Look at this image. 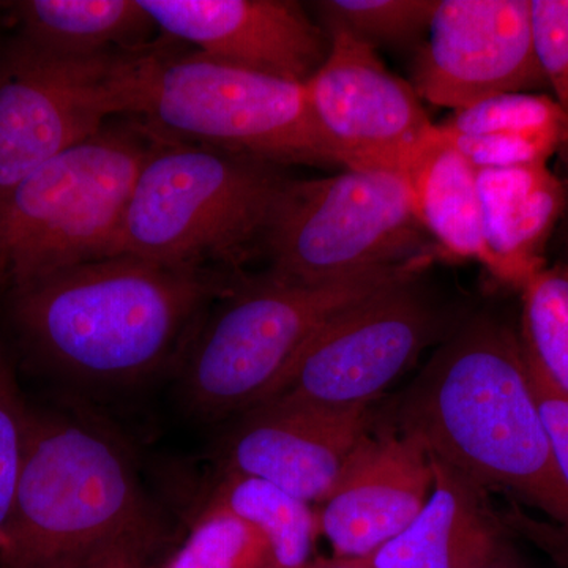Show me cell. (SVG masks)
I'll return each mask as SVG.
<instances>
[{"label":"cell","instance_id":"f546056e","mask_svg":"<svg viewBox=\"0 0 568 568\" xmlns=\"http://www.w3.org/2000/svg\"><path fill=\"white\" fill-rule=\"evenodd\" d=\"M478 568H526L525 564L521 562V559L518 558L515 549L511 548V545L508 544V540L504 541L500 545V548L497 549L495 556L491 559L487 560L484 566Z\"/></svg>","mask_w":568,"mask_h":568},{"label":"cell","instance_id":"d6986e66","mask_svg":"<svg viewBox=\"0 0 568 568\" xmlns=\"http://www.w3.org/2000/svg\"><path fill=\"white\" fill-rule=\"evenodd\" d=\"M11 7L18 37L69 58L145 50L156 31L138 0H22Z\"/></svg>","mask_w":568,"mask_h":568},{"label":"cell","instance_id":"7c38bea8","mask_svg":"<svg viewBox=\"0 0 568 568\" xmlns=\"http://www.w3.org/2000/svg\"><path fill=\"white\" fill-rule=\"evenodd\" d=\"M414 70L417 95L459 111L547 85L534 52L530 0H437Z\"/></svg>","mask_w":568,"mask_h":568},{"label":"cell","instance_id":"4dcf8cb0","mask_svg":"<svg viewBox=\"0 0 568 568\" xmlns=\"http://www.w3.org/2000/svg\"><path fill=\"white\" fill-rule=\"evenodd\" d=\"M305 568H375L369 558H320Z\"/></svg>","mask_w":568,"mask_h":568},{"label":"cell","instance_id":"8992f818","mask_svg":"<svg viewBox=\"0 0 568 568\" xmlns=\"http://www.w3.org/2000/svg\"><path fill=\"white\" fill-rule=\"evenodd\" d=\"M159 140L122 115L0 196V286L112 256L134 182Z\"/></svg>","mask_w":568,"mask_h":568},{"label":"cell","instance_id":"52a82bcc","mask_svg":"<svg viewBox=\"0 0 568 568\" xmlns=\"http://www.w3.org/2000/svg\"><path fill=\"white\" fill-rule=\"evenodd\" d=\"M171 140L276 164H335L321 140L305 82L241 69L201 52L159 47L140 115Z\"/></svg>","mask_w":568,"mask_h":568},{"label":"cell","instance_id":"9a60e30c","mask_svg":"<svg viewBox=\"0 0 568 568\" xmlns=\"http://www.w3.org/2000/svg\"><path fill=\"white\" fill-rule=\"evenodd\" d=\"M368 410L334 413L268 399L245 414L227 446L226 473L261 478L323 504L369 432Z\"/></svg>","mask_w":568,"mask_h":568},{"label":"cell","instance_id":"f1b7e54d","mask_svg":"<svg viewBox=\"0 0 568 568\" xmlns=\"http://www.w3.org/2000/svg\"><path fill=\"white\" fill-rule=\"evenodd\" d=\"M149 552L140 551V549H122V551L104 556L84 568H156L145 564Z\"/></svg>","mask_w":568,"mask_h":568},{"label":"cell","instance_id":"277c9868","mask_svg":"<svg viewBox=\"0 0 568 568\" xmlns=\"http://www.w3.org/2000/svg\"><path fill=\"white\" fill-rule=\"evenodd\" d=\"M278 168L159 133L134 182L112 256L200 272L241 264L264 248L290 182Z\"/></svg>","mask_w":568,"mask_h":568},{"label":"cell","instance_id":"cb8c5ba5","mask_svg":"<svg viewBox=\"0 0 568 568\" xmlns=\"http://www.w3.org/2000/svg\"><path fill=\"white\" fill-rule=\"evenodd\" d=\"M437 0H323L315 10L325 32L342 31L369 47L406 44L428 31Z\"/></svg>","mask_w":568,"mask_h":568},{"label":"cell","instance_id":"2e32d148","mask_svg":"<svg viewBox=\"0 0 568 568\" xmlns=\"http://www.w3.org/2000/svg\"><path fill=\"white\" fill-rule=\"evenodd\" d=\"M432 459V495L420 514L369 558L375 568H478L507 540L485 489Z\"/></svg>","mask_w":568,"mask_h":568},{"label":"cell","instance_id":"5b68a950","mask_svg":"<svg viewBox=\"0 0 568 568\" xmlns=\"http://www.w3.org/2000/svg\"><path fill=\"white\" fill-rule=\"evenodd\" d=\"M433 253L338 280L308 284L268 274L239 283L194 335L185 366L186 399L201 416L248 413L267 402L313 338L351 306L417 278Z\"/></svg>","mask_w":568,"mask_h":568},{"label":"cell","instance_id":"5bb4252c","mask_svg":"<svg viewBox=\"0 0 568 568\" xmlns=\"http://www.w3.org/2000/svg\"><path fill=\"white\" fill-rule=\"evenodd\" d=\"M433 485L432 455L420 440L394 426L368 432L320 504V534L336 558H372L420 514Z\"/></svg>","mask_w":568,"mask_h":568},{"label":"cell","instance_id":"7402d4cb","mask_svg":"<svg viewBox=\"0 0 568 568\" xmlns=\"http://www.w3.org/2000/svg\"><path fill=\"white\" fill-rule=\"evenodd\" d=\"M521 291L523 349L568 395V271L545 267Z\"/></svg>","mask_w":568,"mask_h":568},{"label":"cell","instance_id":"4316f807","mask_svg":"<svg viewBox=\"0 0 568 568\" xmlns=\"http://www.w3.org/2000/svg\"><path fill=\"white\" fill-rule=\"evenodd\" d=\"M525 353V349H523ZM530 387L536 395L538 410L551 446L560 474L568 485V395L525 353Z\"/></svg>","mask_w":568,"mask_h":568},{"label":"cell","instance_id":"7a4b0ae2","mask_svg":"<svg viewBox=\"0 0 568 568\" xmlns=\"http://www.w3.org/2000/svg\"><path fill=\"white\" fill-rule=\"evenodd\" d=\"M233 287L216 272L115 254L11 291V317L26 346L59 375L129 386L174 361L209 302Z\"/></svg>","mask_w":568,"mask_h":568},{"label":"cell","instance_id":"ffe728a7","mask_svg":"<svg viewBox=\"0 0 568 568\" xmlns=\"http://www.w3.org/2000/svg\"><path fill=\"white\" fill-rule=\"evenodd\" d=\"M418 220L437 246L474 260L495 275L496 263L485 235L477 170L448 144L444 134L407 175Z\"/></svg>","mask_w":568,"mask_h":568},{"label":"cell","instance_id":"ac0fdd59","mask_svg":"<svg viewBox=\"0 0 568 568\" xmlns=\"http://www.w3.org/2000/svg\"><path fill=\"white\" fill-rule=\"evenodd\" d=\"M440 133L476 170L548 163L568 140V114L549 95L503 93L454 111Z\"/></svg>","mask_w":568,"mask_h":568},{"label":"cell","instance_id":"d4e9b609","mask_svg":"<svg viewBox=\"0 0 568 568\" xmlns=\"http://www.w3.org/2000/svg\"><path fill=\"white\" fill-rule=\"evenodd\" d=\"M29 409L6 354L0 353V532L13 507Z\"/></svg>","mask_w":568,"mask_h":568},{"label":"cell","instance_id":"83f0119b","mask_svg":"<svg viewBox=\"0 0 568 568\" xmlns=\"http://www.w3.org/2000/svg\"><path fill=\"white\" fill-rule=\"evenodd\" d=\"M499 519L504 528L528 538L559 567L568 568V532L566 530L552 523L530 517L518 508H510L506 514L500 515Z\"/></svg>","mask_w":568,"mask_h":568},{"label":"cell","instance_id":"e0dca14e","mask_svg":"<svg viewBox=\"0 0 568 568\" xmlns=\"http://www.w3.org/2000/svg\"><path fill=\"white\" fill-rule=\"evenodd\" d=\"M485 235L500 282L523 287L545 268V250L562 213L567 189L547 163L477 170Z\"/></svg>","mask_w":568,"mask_h":568},{"label":"cell","instance_id":"484cf974","mask_svg":"<svg viewBox=\"0 0 568 568\" xmlns=\"http://www.w3.org/2000/svg\"><path fill=\"white\" fill-rule=\"evenodd\" d=\"M530 32L544 80L568 114V0H530Z\"/></svg>","mask_w":568,"mask_h":568},{"label":"cell","instance_id":"4fadbf2b","mask_svg":"<svg viewBox=\"0 0 568 568\" xmlns=\"http://www.w3.org/2000/svg\"><path fill=\"white\" fill-rule=\"evenodd\" d=\"M170 39L215 61L306 82L327 58L331 39L287 0H138Z\"/></svg>","mask_w":568,"mask_h":568},{"label":"cell","instance_id":"ba28073f","mask_svg":"<svg viewBox=\"0 0 568 568\" xmlns=\"http://www.w3.org/2000/svg\"><path fill=\"white\" fill-rule=\"evenodd\" d=\"M405 175L345 170L293 181L265 234L268 274L321 284L406 263L429 252Z\"/></svg>","mask_w":568,"mask_h":568},{"label":"cell","instance_id":"30bf717a","mask_svg":"<svg viewBox=\"0 0 568 568\" xmlns=\"http://www.w3.org/2000/svg\"><path fill=\"white\" fill-rule=\"evenodd\" d=\"M440 324L418 276L387 287L325 325L268 399L334 413L368 410L417 361Z\"/></svg>","mask_w":568,"mask_h":568},{"label":"cell","instance_id":"6da1fadb","mask_svg":"<svg viewBox=\"0 0 568 568\" xmlns=\"http://www.w3.org/2000/svg\"><path fill=\"white\" fill-rule=\"evenodd\" d=\"M392 426L485 491L511 493L568 532V485L521 338L506 324L481 316L459 328L396 402Z\"/></svg>","mask_w":568,"mask_h":568},{"label":"cell","instance_id":"9c48e42d","mask_svg":"<svg viewBox=\"0 0 568 568\" xmlns=\"http://www.w3.org/2000/svg\"><path fill=\"white\" fill-rule=\"evenodd\" d=\"M159 47L69 58L21 37L0 51V196L115 118H140Z\"/></svg>","mask_w":568,"mask_h":568},{"label":"cell","instance_id":"1f68e13d","mask_svg":"<svg viewBox=\"0 0 568 568\" xmlns=\"http://www.w3.org/2000/svg\"><path fill=\"white\" fill-rule=\"evenodd\" d=\"M560 155H562V164H564V173H566V179H562L564 185L567 189V209H568V140L564 148L560 149Z\"/></svg>","mask_w":568,"mask_h":568},{"label":"cell","instance_id":"603a6c76","mask_svg":"<svg viewBox=\"0 0 568 568\" xmlns=\"http://www.w3.org/2000/svg\"><path fill=\"white\" fill-rule=\"evenodd\" d=\"M156 568H278L263 534L220 504L209 503L173 558Z\"/></svg>","mask_w":568,"mask_h":568},{"label":"cell","instance_id":"44dd1931","mask_svg":"<svg viewBox=\"0 0 568 568\" xmlns=\"http://www.w3.org/2000/svg\"><path fill=\"white\" fill-rule=\"evenodd\" d=\"M211 503L253 525L271 545L276 567L305 568L320 536L317 514L308 503L261 478L224 474Z\"/></svg>","mask_w":568,"mask_h":568},{"label":"cell","instance_id":"8fae6325","mask_svg":"<svg viewBox=\"0 0 568 568\" xmlns=\"http://www.w3.org/2000/svg\"><path fill=\"white\" fill-rule=\"evenodd\" d=\"M327 58L305 82L317 133L345 170L407 175L439 141L409 82L395 77L376 50L342 31L327 32Z\"/></svg>","mask_w":568,"mask_h":568},{"label":"cell","instance_id":"3957f363","mask_svg":"<svg viewBox=\"0 0 568 568\" xmlns=\"http://www.w3.org/2000/svg\"><path fill=\"white\" fill-rule=\"evenodd\" d=\"M160 532L132 459L108 429L29 410L0 568H84L122 549L149 552Z\"/></svg>","mask_w":568,"mask_h":568}]
</instances>
